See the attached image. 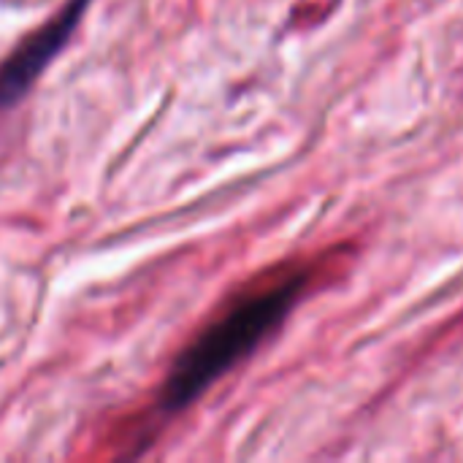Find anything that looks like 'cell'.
Returning <instances> with one entry per match:
<instances>
[{
  "mask_svg": "<svg viewBox=\"0 0 463 463\" xmlns=\"http://www.w3.org/2000/svg\"><path fill=\"white\" fill-rule=\"evenodd\" d=\"M312 274V266H293L274 274L252 293H244L176 358L163 385L160 404L168 412H179L198 402L206 388L247 358L288 317Z\"/></svg>",
  "mask_w": 463,
  "mask_h": 463,
  "instance_id": "obj_1",
  "label": "cell"
},
{
  "mask_svg": "<svg viewBox=\"0 0 463 463\" xmlns=\"http://www.w3.org/2000/svg\"><path fill=\"white\" fill-rule=\"evenodd\" d=\"M87 5L90 0H68V5H62L57 16H52L43 27L30 33L14 49V54L0 65V109H8L27 95V90L38 81L43 68L73 35Z\"/></svg>",
  "mask_w": 463,
  "mask_h": 463,
  "instance_id": "obj_2",
  "label": "cell"
}]
</instances>
